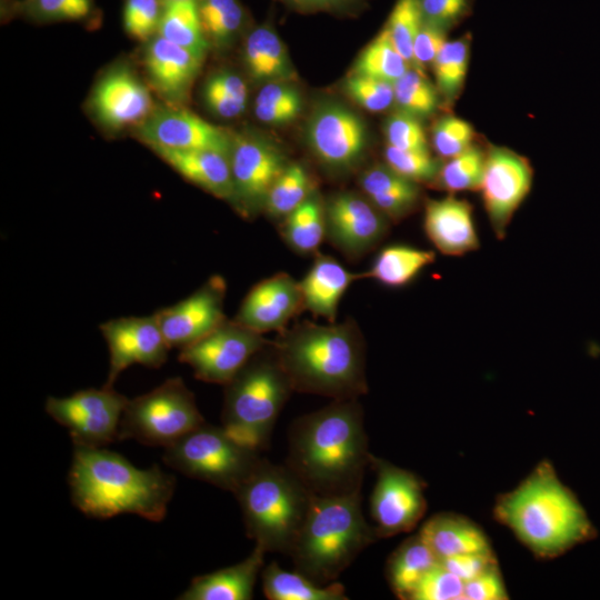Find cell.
I'll use <instances>...</instances> for the list:
<instances>
[{"label": "cell", "instance_id": "52", "mask_svg": "<svg viewBox=\"0 0 600 600\" xmlns=\"http://www.w3.org/2000/svg\"><path fill=\"white\" fill-rule=\"evenodd\" d=\"M422 21L447 31L459 23L470 10V0H418Z\"/></svg>", "mask_w": 600, "mask_h": 600}, {"label": "cell", "instance_id": "35", "mask_svg": "<svg viewBox=\"0 0 600 600\" xmlns=\"http://www.w3.org/2000/svg\"><path fill=\"white\" fill-rule=\"evenodd\" d=\"M204 36L210 48L226 50L242 34L247 12L239 0H197Z\"/></svg>", "mask_w": 600, "mask_h": 600}, {"label": "cell", "instance_id": "16", "mask_svg": "<svg viewBox=\"0 0 600 600\" xmlns=\"http://www.w3.org/2000/svg\"><path fill=\"white\" fill-rule=\"evenodd\" d=\"M326 239L349 259L374 249L388 234L390 220L364 196L352 191L324 201Z\"/></svg>", "mask_w": 600, "mask_h": 600}, {"label": "cell", "instance_id": "14", "mask_svg": "<svg viewBox=\"0 0 600 600\" xmlns=\"http://www.w3.org/2000/svg\"><path fill=\"white\" fill-rule=\"evenodd\" d=\"M533 183L530 161L518 152L500 146H489L479 188L482 204L498 240L507 237L511 220L529 196Z\"/></svg>", "mask_w": 600, "mask_h": 600}, {"label": "cell", "instance_id": "5", "mask_svg": "<svg viewBox=\"0 0 600 600\" xmlns=\"http://www.w3.org/2000/svg\"><path fill=\"white\" fill-rule=\"evenodd\" d=\"M377 539L373 527L362 513L361 491L312 494L289 556L297 571L319 584H328Z\"/></svg>", "mask_w": 600, "mask_h": 600}, {"label": "cell", "instance_id": "18", "mask_svg": "<svg viewBox=\"0 0 600 600\" xmlns=\"http://www.w3.org/2000/svg\"><path fill=\"white\" fill-rule=\"evenodd\" d=\"M309 147L326 167L344 171L363 157L367 130L361 118L338 103H326L311 116L307 126Z\"/></svg>", "mask_w": 600, "mask_h": 600}, {"label": "cell", "instance_id": "41", "mask_svg": "<svg viewBox=\"0 0 600 600\" xmlns=\"http://www.w3.org/2000/svg\"><path fill=\"white\" fill-rule=\"evenodd\" d=\"M486 163V151L473 144L463 152L447 159L432 182L450 194L477 191L480 188Z\"/></svg>", "mask_w": 600, "mask_h": 600}, {"label": "cell", "instance_id": "24", "mask_svg": "<svg viewBox=\"0 0 600 600\" xmlns=\"http://www.w3.org/2000/svg\"><path fill=\"white\" fill-rule=\"evenodd\" d=\"M151 150L187 181L232 203L233 182L228 154L212 150Z\"/></svg>", "mask_w": 600, "mask_h": 600}, {"label": "cell", "instance_id": "20", "mask_svg": "<svg viewBox=\"0 0 600 600\" xmlns=\"http://www.w3.org/2000/svg\"><path fill=\"white\" fill-rule=\"evenodd\" d=\"M226 294L224 278L213 274L187 298L156 311L153 316L169 347L180 350L226 321Z\"/></svg>", "mask_w": 600, "mask_h": 600}, {"label": "cell", "instance_id": "2", "mask_svg": "<svg viewBox=\"0 0 600 600\" xmlns=\"http://www.w3.org/2000/svg\"><path fill=\"white\" fill-rule=\"evenodd\" d=\"M271 349L293 391L333 400L359 399L368 392L366 342L353 319L303 321L279 332Z\"/></svg>", "mask_w": 600, "mask_h": 600}, {"label": "cell", "instance_id": "13", "mask_svg": "<svg viewBox=\"0 0 600 600\" xmlns=\"http://www.w3.org/2000/svg\"><path fill=\"white\" fill-rule=\"evenodd\" d=\"M234 209L244 218L263 211L274 181L289 163L270 141L249 132H232L229 154Z\"/></svg>", "mask_w": 600, "mask_h": 600}, {"label": "cell", "instance_id": "6", "mask_svg": "<svg viewBox=\"0 0 600 600\" xmlns=\"http://www.w3.org/2000/svg\"><path fill=\"white\" fill-rule=\"evenodd\" d=\"M233 494L254 546L289 556L313 493L286 464L262 458Z\"/></svg>", "mask_w": 600, "mask_h": 600}, {"label": "cell", "instance_id": "46", "mask_svg": "<svg viewBox=\"0 0 600 600\" xmlns=\"http://www.w3.org/2000/svg\"><path fill=\"white\" fill-rule=\"evenodd\" d=\"M474 137V130L468 121L446 114L434 122L431 143L437 154L447 160L473 146Z\"/></svg>", "mask_w": 600, "mask_h": 600}, {"label": "cell", "instance_id": "55", "mask_svg": "<svg viewBox=\"0 0 600 600\" xmlns=\"http://www.w3.org/2000/svg\"><path fill=\"white\" fill-rule=\"evenodd\" d=\"M301 12L332 11L346 12L360 7L364 0H280Z\"/></svg>", "mask_w": 600, "mask_h": 600}, {"label": "cell", "instance_id": "53", "mask_svg": "<svg viewBox=\"0 0 600 600\" xmlns=\"http://www.w3.org/2000/svg\"><path fill=\"white\" fill-rule=\"evenodd\" d=\"M508 598L498 564L464 582L462 600H504Z\"/></svg>", "mask_w": 600, "mask_h": 600}, {"label": "cell", "instance_id": "3", "mask_svg": "<svg viewBox=\"0 0 600 600\" xmlns=\"http://www.w3.org/2000/svg\"><path fill=\"white\" fill-rule=\"evenodd\" d=\"M493 516L541 559L559 557L597 534L579 499L548 460L498 497Z\"/></svg>", "mask_w": 600, "mask_h": 600}, {"label": "cell", "instance_id": "7", "mask_svg": "<svg viewBox=\"0 0 600 600\" xmlns=\"http://www.w3.org/2000/svg\"><path fill=\"white\" fill-rule=\"evenodd\" d=\"M292 391L270 343L224 386L222 428L261 453L269 447L276 420Z\"/></svg>", "mask_w": 600, "mask_h": 600}, {"label": "cell", "instance_id": "43", "mask_svg": "<svg viewBox=\"0 0 600 600\" xmlns=\"http://www.w3.org/2000/svg\"><path fill=\"white\" fill-rule=\"evenodd\" d=\"M397 110L411 114L420 120L434 114L441 102L440 93L426 76L410 68L393 83Z\"/></svg>", "mask_w": 600, "mask_h": 600}, {"label": "cell", "instance_id": "30", "mask_svg": "<svg viewBox=\"0 0 600 600\" xmlns=\"http://www.w3.org/2000/svg\"><path fill=\"white\" fill-rule=\"evenodd\" d=\"M436 261V252L410 244H389L382 248L371 267L361 273L389 288H402L411 283L427 267Z\"/></svg>", "mask_w": 600, "mask_h": 600}, {"label": "cell", "instance_id": "4", "mask_svg": "<svg viewBox=\"0 0 600 600\" xmlns=\"http://www.w3.org/2000/svg\"><path fill=\"white\" fill-rule=\"evenodd\" d=\"M68 483L73 504L88 517L132 513L159 522L167 514L176 480L158 464L139 469L108 449L74 446Z\"/></svg>", "mask_w": 600, "mask_h": 600}, {"label": "cell", "instance_id": "25", "mask_svg": "<svg viewBox=\"0 0 600 600\" xmlns=\"http://www.w3.org/2000/svg\"><path fill=\"white\" fill-rule=\"evenodd\" d=\"M306 276L299 281L304 310L334 322L339 303L361 274L346 269L336 258L316 253Z\"/></svg>", "mask_w": 600, "mask_h": 600}, {"label": "cell", "instance_id": "32", "mask_svg": "<svg viewBox=\"0 0 600 600\" xmlns=\"http://www.w3.org/2000/svg\"><path fill=\"white\" fill-rule=\"evenodd\" d=\"M262 591L270 600H347L343 584H319L299 571H286L270 562L261 571Z\"/></svg>", "mask_w": 600, "mask_h": 600}, {"label": "cell", "instance_id": "11", "mask_svg": "<svg viewBox=\"0 0 600 600\" xmlns=\"http://www.w3.org/2000/svg\"><path fill=\"white\" fill-rule=\"evenodd\" d=\"M271 341L234 319H227L198 341L180 349L178 360L188 364L198 380L226 386Z\"/></svg>", "mask_w": 600, "mask_h": 600}, {"label": "cell", "instance_id": "19", "mask_svg": "<svg viewBox=\"0 0 600 600\" xmlns=\"http://www.w3.org/2000/svg\"><path fill=\"white\" fill-rule=\"evenodd\" d=\"M109 350V371L106 387L113 383L127 368L141 364L160 368L171 349L156 317H121L99 327Z\"/></svg>", "mask_w": 600, "mask_h": 600}, {"label": "cell", "instance_id": "44", "mask_svg": "<svg viewBox=\"0 0 600 600\" xmlns=\"http://www.w3.org/2000/svg\"><path fill=\"white\" fill-rule=\"evenodd\" d=\"M422 24L418 0H397L384 26L394 47L412 68V48Z\"/></svg>", "mask_w": 600, "mask_h": 600}, {"label": "cell", "instance_id": "39", "mask_svg": "<svg viewBox=\"0 0 600 600\" xmlns=\"http://www.w3.org/2000/svg\"><path fill=\"white\" fill-rule=\"evenodd\" d=\"M308 170L299 162H289L272 184L263 211L272 219H283L314 191Z\"/></svg>", "mask_w": 600, "mask_h": 600}, {"label": "cell", "instance_id": "27", "mask_svg": "<svg viewBox=\"0 0 600 600\" xmlns=\"http://www.w3.org/2000/svg\"><path fill=\"white\" fill-rule=\"evenodd\" d=\"M418 533L439 561L459 554L492 551L488 536L476 522L452 512L432 516Z\"/></svg>", "mask_w": 600, "mask_h": 600}, {"label": "cell", "instance_id": "42", "mask_svg": "<svg viewBox=\"0 0 600 600\" xmlns=\"http://www.w3.org/2000/svg\"><path fill=\"white\" fill-rule=\"evenodd\" d=\"M302 110V98L292 82H268L260 88L253 106L256 118L266 124L282 126Z\"/></svg>", "mask_w": 600, "mask_h": 600}, {"label": "cell", "instance_id": "40", "mask_svg": "<svg viewBox=\"0 0 600 600\" xmlns=\"http://www.w3.org/2000/svg\"><path fill=\"white\" fill-rule=\"evenodd\" d=\"M470 38L448 40L437 56L432 71L442 100L451 104L460 94L469 69Z\"/></svg>", "mask_w": 600, "mask_h": 600}, {"label": "cell", "instance_id": "1", "mask_svg": "<svg viewBox=\"0 0 600 600\" xmlns=\"http://www.w3.org/2000/svg\"><path fill=\"white\" fill-rule=\"evenodd\" d=\"M371 454L359 399L333 400L291 424L286 466L313 494L361 491Z\"/></svg>", "mask_w": 600, "mask_h": 600}, {"label": "cell", "instance_id": "37", "mask_svg": "<svg viewBox=\"0 0 600 600\" xmlns=\"http://www.w3.org/2000/svg\"><path fill=\"white\" fill-rule=\"evenodd\" d=\"M248 97L246 80L230 69L212 72L201 88L204 107L214 117L224 120L239 118L246 110Z\"/></svg>", "mask_w": 600, "mask_h": 600}, {"label": "cell", "instance_id": "36", "mask_svg": "<svg viewBox=\"0 0 600 600\" xmlns=\"http://www.w3.org/2000/svg\"><path fill=\"white\" fill-rule=\"evenodd\" d=\"M2 13L31 22L92 21L98 14L94 0H4Z\"/></svg>", "mask_w": 600, "mask_h": 600}, {"label": "cell", "instance_id": "17", "mask_svg": "<svg viewBox=\"0 0 600 600\" xmlns=\"http://www.w3.org/2000/svg\"><path fill=\"white\" fill-rule=\"evenodd\" d=\"M150 86L126 63L109 68L94 83L89 109L104 129H134L154 109Z\"/></svg>", "mask_w": 600, "mask_h": 600}, {"label": "cell", "instance_id": "21", "mask_svg": "<svg viewBox=\"0 0 600 600\" xmlns=\"http://www.w3.org/2000/svg\"><path fill=\"white\" fill-rule=\"evenodd\" d=\"M303 309L299 281L287 272H278L248 291L233 319L261 334L281 332Z\"/></svg>", "mask_w": 600, "mask_h": 600}, {"label": "cell", "instance_id": "38", "mask_svg": "<svg viewBox=\"0 0 600 600\" xmlns=\"http://www.w3.org/2000/svg\"><path fill=\"white\" fill-rule=\"evenodd\" d=\"M410 68L383 28L361 51L352 73L394 83Z\"/></svg>", "mask_w": 600, "mask_h": 600}, {"label": "cell", "instance_id": "33", "mask_svg": "<svg viewBox=\"0 0 600 600\" xmlns=\"http://www.w3.org/2000/svg\"><path fill=\"white\" fill-rule=\"evenodd\" d=\"M282 240L296 253L316 254L326 239L324 201L314 190L306 201L282 219Z\"/></svg>", "mask_w": 600, "mask_h": 600}, {"label": "cell", "instance_id": "12", "mask_svg": "<svg viewBox=\"0 0 600 600\" xmlns=\"http://www.w3.org/2000/svg\"><path fill=\"white\" fill-rule=\"evenodd\" d=\"M376 483L370 513L377 537L389 538L412 531L427 510L424 482L414 473L371 454Z\"/></svg>", "mask_w": 600, "mask_h": 600}, {"label": "cell", "instance_id": "8", "mask_svg": "<svg viewBox=\"0 0 600 600\" xmlns=\"http://www.w3.org/2000/svg\"><path fill=\"white\" fill-rule=\"evenodd\" d=\"M163 461L184 476L232 493L262 457L236 441L222 426L202 423L164 448Z\"/></svg>", "mask_w": 600, "mask_h": 600}, {"label": "cell", "instance_id": "49", "mask_svg": "<svg viewBox=\"0 0 600 600\" xmlns=\"http://www.w3.org/2000/svg\"><path fill=\"white\" fill-rule=\"evenodd\" d=\"M387 144L403 150H429L427 133L420 119L396 110L383 127Z\"/></svg>", "mask_w": 600, "mask_h": 600}, {"label": "cell", "instance_id": "29", "mask_svg": "<svg viewBox=\"0 0 600 600\" xmlns=\"http://www.w3.org/2000/svg\"><path fill=\"white\" fill-rule=\"evenodd\" d=\"M363 194L390 220L409 216L418 206L421 190L386 163L366 169L359 179Z\"/></svg>", "mask_w": 600, "mask_h": 600}, {"label": "cell", "instance_id": "31", "mask_svg": "<svg viewBox=\"0 0 600 600\" xmlns=\"http://www.w3.org/2000/svg\"><path fill=\"white\" fill-rule=\"evenodd\" d=\"M438 563V558L417 533L390 554L386 567L387 580L399 599L411 600L423 577Z\"/></svg>", "mask_w": 600, "mask_h": 600}, {"label": "cell", "instance_id": "22", "mask_svg": "<svg viewBox=\"0 0 600 600\" xmlns=\"http://www.w3.org/2000/svg\"><path fill=\"white\" fill-rule=\"evenodd\" d=\"M142 66L147 80L164 101L183 106L203 59L157 34L143 43Z\"/></svg>", "mask_w": 600, "mask_h": 600}, {"label": "cell", "instance_id": "47", "mask_svg": "<svg viewBox=\"0 0 600 600\" xmlns=\"http://www.w3.org/2000/svg\"><path fill=\"white\" fill-rule=\"evenodd\" d=\"M163 9L162 0H124L122 24L132 39L142 43L157 36Z\"/></svg>", "mask_w": 600, "mask_h": 600}, {"label": "cell", "instance_id": "34", "mask_svg": "<svg viewBox=\"0 0 600 600\" xmlns=\"http://www.w3.org/2000/svg\"><path fill=\"white\" fill-rule=\"evenodd\" d=\"M157 34L202 59L211 49L202 29L197 0L163 2Z\"/></svg>", "mask_w": 600, "mask_h": 600}, {"label": "cell", "instance_id": "51", "mask_svg": "<svg viewBox=\"0 0 600 600\" xmlns=\"http://www.w3.org/2000/svg\"><path fill=\"white\" fill-rule=\"evenodd\" d=\"M448 31L422 21L412 48V68L426 73L448 41Z\"/></svg>", "mask_w": 600, "mask_h": 600}, {"label": "cell", "instance_id": "45", "mask_svg": "<svg viewBox=\"0 0 600 600\" xmlns=\"http://www.w3.org/2000/svg\"><path fill=\"white\" fill-rule=\"evenodd\" d=\"M384 163L418 184L432 183L442 164L429 150H403L388 144L384 148Z\"/></svg>", "mask_w": 600, "mask_h": 600}, {"label": "cell", "instance_id": "56", "mask_svg": "<svg viewBox=\"0 0 600 600\" xmlns=\"http://www.w3.org/2000/svg\"><path fill=\"white\" fill-rule=\"evenodd\" d=\"M162 1L166 2V1H178V0H162Z\"/></svg>", "mask_w": 600, "mask_h": 600}, {"label": "cell", "instance_id": "23", "mask_svg": "<svg viewBox=\"0 0 600 600\" xmlns=\"http://www.w3.org/2000/svg\"><path fill=\"white\" fill-rule=\"evenodd\" d=\"M422 227L430 243L442 254L462 257L480 248L473 207L449 194L424 202Z\"/></svg>", "mask_w": 600, "mask_h": 600}, {"label": "cell", "instance_id": "48", "mask_svg": "<svg viewBox=\"0 0 600 600\" xmlns=\"http://www.w3.org/2000/svg\"><path fill=\"white\" fill-rule=\"evenodd\" d=\"M347 94L361 108L381 112L393 106V83L351 73L344 81Z\"/></svg>", "mask_w": 600, "mask_h": 600}, {"label": "cell", "instance_id": "26", "mask_svg": "<svg viewBox=\"0 0 600 600\" xmlns=\"http://www.w3.org/2000/svg\"><path fill=\"white\" fill-rule=\"evenodd\" d=\"M267 552L254 546L242 561L198 576L178 597L180 600H250Z\"/></svg>", "mask_w": 600, "mask_h": 600}, {"label": "cell", "instance_id": "15", "mask_svg": "<svg viewBox=\"0 0 600 600\" xmlns=\"http://www.w3.org/2000/svg\"><path fill=\"white\" fill-rule=\"evenodd\" d=\"M133 133L150 149L212 150L229 156L232 142V132L170 103L156 106Z\"/></svg>", "mask_w": 600, "mask_h": 600}, {"label": "cell", "instance_id": "9", "mask_svg": "<svg viewBox=\"0 0 600 600\" xmlns=\"http://www.w3.org/2000/svg\"><path fill=\"white\" fill-rule=\"evenodd\" d=\"M193 393L180 377L129 399L120 423V440L167 448L204 423Z\"/></svg>", "mask_w": 600, "mask_h": 600}, {"label": "cell", "instance_id": "28", "mask_svg": "<svg viewBox=\"0 0 600 600\" xmlns=\"http://www.w3.org/2000/svg\"><path fill=\"white\" fill-rule=\"evenodd\" d=\"M242 60L248 76L262 84L293 82L297 78L287 49L270 24L257 26L247 33Z\"/></svg>", "mask_w": 600, "mask_h": 600}, {"label": "cell", "instance_id": "50", "mask_svg": "<svg viewBox=\"0 0 600 600\" xmlns=\"http://www.w3.org/2000/svg\"><path fill=\"white\" fill-rule=\"evenodd\" d=\"M464 582L440 561L421 580L411 600H462Z\"/></svg>", "mask_w": 600, "mask_h": 600}, {"label": "cell", "instance_id": "10", "mask_svg": "<svg viewBox=\"0 0 600 600\" xmlns=\"http://www.w3.org/2000/svg\"><path fill=\"white\" fill-rule=\"evenodd\" d=\"M128 402L126 396L103 386L67 397H48L44 409L68 430L73 446L103 448L120 440V423Z\"/></svg>", "mask_w": 600, "mask_h": 600}, {"label": "cell", "instance_id": "54", "mask_svg": "<svg viewBox=\"0 0 600 600\" xmlns=\"http://www.w3.org/2000/svg\"><path fill=\"white\" fill-rule=\"evenodd\" d=\"M440 563L463 582L478 577L489 568L498 564L493 551L459 554L440 560Z\"/></svg>", "mask_w": 600, "mask_h": 600}]
</instances>
